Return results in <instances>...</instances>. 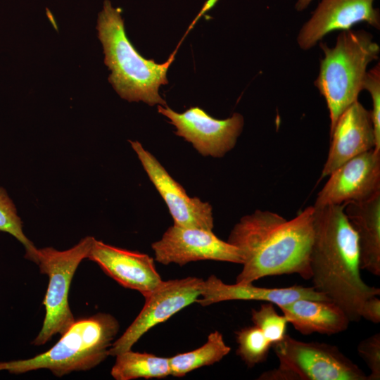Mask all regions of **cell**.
Wrapping results in <instances>:
<instances>
[{"mask_svg":"<svg viewBox=\"0 0 380 380\" xmlns=\"http://www.w3.org/2000/svg\"><path fill=\"white\" fill-rule=\"evenodd\" d=\"M313 211L309 206L291 220L261 210L242 217L227 241L239 249L243 259L236 282L292 274L310 279Z\"/></svg>","mask_w":380,"mask_h":380,"instance_id":"6da1fadb","label":"cell"},{"mask_svg":"<svg viewBox=\"0 0 380 380\" xmlns=\"http://www.w3.org/2000/svg\"><path fill=\"white\" fill-rule=\"evenodd\" d=\"M313 208L312 286L340 306L350 322H358L363 303L379 296L380 289L361 277L358 238L343 204Z\"/></svg>","mask_w":380,"mask_h":380,"instance_id":"7a4b0ae2","label":"cell"},{"mask_svg":"<svg viewBox=\"0 0 380 380\" xmlns=\"http://www.w3.org/2000/svg\"><path fill=\"white\" fill-rule=\"evenodd\" d=\"M97 30L104 63L111 70L108 80L117 93L128 101L166 106L158 89L161 84L168 83L167 72L177 49L162 64L142 57L126 34L120 10L114 8L107 0L99 14Z\"/></svg>","mask_w":380,"mask_h":380,"instance_id":"3957f363","label":"cell"},{"mask_svg":"<svg viewBox=\"0 0 380 380\" xmlns=\"http://www.w3.org/2000/svg\"><path fill=\"white\" fill-rule=\"evenodd\" d=\"M324 57L315 86L324 98L329 112L330 131L340 115L363 90L367 66L379 58L380 46L364 30H343L334 47L319 42Z\"/></svg>","mask_w":380,"mask_h":380,"instance_id":"277c9868","label":"cell"},{"mask_svg":"<svg viewBox=\"0 0 380 380\" xmlns=\"http://www.w3.org/2000/svg\"><path fill=\"white\" fill-rule=\"evenodd\" d=\"M119 328L118 320L106 313L75 320L49 350L30 359L0 362V372L23 374L46 369L61 377L91 369L109 355Z\"/></svg>","mask_w":380,"mask_h":380,"instance_id":"5b68a950","label":"cell"},{"mask_svg":"<svg viewBox=\"0 0 380 380\" xmlns=\"http://www.w3.org/2000/svg\"><path fill=\"white\" fill-rule=\"evenodd\" d=\"M94 239L86 236L63 251L52 247L37 248L33 262L39 267L41 273L48 275L49 284L43 301L45 317L34 345H44L56 334L62 336L75 322L68 303L69 289L77 267L88 257Z\"/></svg>","mask_w":380,"mask_h":380,"instance_id":"8992f818","label":"cell"},{"mask_svg":"<svg viewBox=\"0 0 380 380\" xmlns=\"http://www.w3.org/2000/svg\"><path fill=\"white\" fill-rule=\"evenodd\" d=\"M272 347L279 367L295 380H367L363 370L334 345L302 341L286 334Z\"/></svg>","mask_w":380,"mask_h":380,"instance_id":"52a82bcc","label":"cell"},{"mask_svg":"<svg viewBox=\"0 0 380 380\" xmlns=\"http://www.w3.org/2000/svg\"><path fill=\"white\" fill-rule=\"evenodd\" d=\"M203 279L196 277L162 281L144 296L145 303L139 314L122 335L114 341L109 355L116 356L132 346L154 326L196 303L202 292Z\"/></svg>","mask_w":380,"mask_h":380,"instance_id":"ba28073f","label":"cell"},{"mask_svg":"<svg viewBox=\"0 0 380 380\" xmlns=\"http://www.w3.org/2000/svg\"><path fill=\"white\" fill-rule=\"evenodd\" d=\"M158 111L176 127V135L191 143L203 156L223 157L235 146L244 123L243 117L238 113L218 120L197 106L179 113L167 105H158Z\"/></svg>","mask_w":380,"mask_h":380,"instance_id":"9c48e42d","label":"cell"},{"mask_svg":"<svg viewBox=\"0 0 380 380\" xmlns=\"http://www.w3.org/2000/svg\"><path fill=\"white\" fill-rule=\"evenodd\" d=\"M156 262L180 266L198 260H216L242 265L237 248L218 238L213 230L173 224L151 244Z\"/></svg>","mask_w":380,"mask_h":380,"instance_id":"30bf717a","label":"cell"},{"mask_svg":"<svg viewBox=\"0 0 380 380\" xmlns=\"http://www.w3.org/2000/svg\"><path fill=\"white\" fill-rule=\"evenodd\" d=\"M150 180L165 202L173 224L213 230L212 206L198 197H190L155 156L137 141H129Z\"/></svg>","mask_w":380,"mask_h":380,"instance_id":"8fae6325","label":"cell"},{"mask_svg":"<svg viewBox=\"0 0 380 380\" xmlns=\"http://www.w3.org/2000/svg\"><path fill=\"white\" fill-rule=\"evenodd\" d=\"M329 176L314 207L367 200L380 192V151L372 149L361 153Z\"/></svg>","mask_w":380,"mask_h":380,"instance_id":"7c38bea8","label":"cell"},{"mask_svg":"<svg viewBox=\"0 0 380 380\" xmlns=\"http://www.w3.org/2000/svg\"><path fill=\"white\" fill-rule=\"evenodd\" d=\"M374 0H321L310 19L297 36V43L304 51L312 49L331 32L350 30L359 23L380 29L379 10Z\"/></svg>","mask_w":380,"mask_h":380,"instance_id":"4fadbf2b","label":"cell"},{"mask_svg":"<svg viewBox=\"0 0 380 380\" xmlns=\"http://www.w3.org/2000/svg\"><path fill=\"white\" fill-rule=\"evenodd\" d=\"M87 258L119 284L143 296L163 281L153 258L148 255L115 247L95 238Z\"/></svg>","mask_w":380,"mask_h":380,"instance_id":"5bb4252c","label":"cell"},{"mask_svg":"<svg viewBox=\"0 0 380 380\" xmlns=\"http://www.w3.org/2000/svg\"><path fill=\"white\" fill-rule=\"evenodd\" d=\"M330 134L331 142L322 178L350 159L374 149L376 146L371 111L358 100L340 115Z\"/></svg>","mask_w":380,"mask_h":380,"instance_id":"9a60e30c","label":"cell"},{"mask_svg":"<svg viewBox=\"0 0 380 380\" xmlns=\"http://www.w3.org/2000/svg\"><path fill=\"white\" fill-rule=\"evenodd\" d=\"M302 298L330 300L313 286L267 288L255 286L253 283L228 284L215 275H210L203 280L201 295L196 303L208 306L227 300H257L272 303L278 306Z\"/></svg>","mask_w":380,"mask_h":380,"instance_id":"2e32d148","label":"cell"},{"mask_svg":"<svg viewBox=\"0 0 380 380\" xmlns=\"http://www.w3.org/2000/svg\"><path fill=\"white\" fill-rule=\"evenodd\" d=\"M277 307L288 323L303 335L338 334L350 322L343 310L331 300L302 298Z\"/></svg>","mask_w":380,"mask_h":380,"instance_id":"e0dca14e","label":"cell"},{"mask_svg":"<svg viewBox=\"0 0 380 380\" xmlns=\"http://www.w3.org/2000/svg\"><path fill=\"white\" fill-rule=\"evenodd\" d=\"M358 238L361 270L380 276V192L363 201L343 203Z\"/></svg>","mask_w":380,"mask_h":380,"instance_id":"ac0fdd59","label":"cell"},{"mask_svg":"<svg viewBox=\"0 0 380 380\" xmlns=\"http://www.w3.org/2000/svg\"><path fill=\"white\" fill-rule=\"evenodd\" d=\"M115 357L110 374L116 380L160 379L170 375L169 357L134 352L132 349Z\"/></svg>","mask_w":380,"mask_h":380,"instance_id":"d6986e66","label":"cell"},{"mask_svg":"<svg viewBox=\"0 0 380 380\" xmlns=\"http://www.w3.org/2000/svg\"><path fill=\"white\" fill-rule=\"evenodd\" d=\"M230 350L231 348L226 344L220 331L211 332L200 348L169 357L170 375L182 377L194 369L213 365L220 362Z\"/></svg>","mask_w":380,"mask_h":380,"instance_id":"ffe728a7","label":"cell"},{"mask_svg":"<svg viewBox=\"0 0 380 380\" xmlns=\"http://www.w3.org/2000/svg\"><path fill=\"white\" fill-rule=\"evenodd\" d=\"M238 344L236 355L248 367L266 361L272 343L255 325L241 328L235 332Z\"/></svg>","mask_w":380,"mask_h":380,"instance_id":"44dd1931","label":"cell"},{"mask_svg":"<svg viewBox=\"0 0 380 380\" xmlns=\"http://www.w3.org/2000/svg\"><path fill=\"white\" fill-rule=\"evenodd\" d=\"M0 231L10 234L25 247V258L34 261L37 248L23 232V224L12 200L0 186Z\"/></svg>","mask_w":380,"mask_h":380,"instance_id":"7402d4cb","label":"cell"},{"mask_svg":"<svg viewBox=\"0 0 380 380\" xmlns=\"http://www.w3.org/2000/svg\"><path fill=\"white\" fill-rule=\"evenodd\" d=\"M251 320L272 345L281 341L286 334V318L278 314L272 303L264 302L258 309H252Z\"/></svg>","mask_w":380,"mask_h":380,"instance_id":"603a6c76","label":"cell"},{"mask_svg":"<svg viewBox=\"0 0 380 380\" xmlns=\"http://www.w3.org/2000/svg\"><path fill=\"white\" fill-rule=\"evenodd\" d=\"M363 89L369 92L372 101L371 111L374 125L376 146L374 150L380 151V64L367 71Z\"/></svg>","mask_w":380,"mask_h":380,"instance_id":"cb8c5ba5","label":"cell"},{"mask_svg":"<svg viewBox=\"0 0 380 380\" xmlns=\"http://www.w3.org/2000/svg\"><path fill=\"white\" fill-rule=\"evenodd\" d=\"M359 356L369 369L367 380L380 379V333L362 340L357 348Z\"/></svg>","mask_w":380,"mask_h":380,"instance_id":"d4e9b609","label":"cell"},{"mask_svg":"<svg viewBox=\"0 0 380 380\" xmlns=\"http://www.w3.org/2000/svg\"><path fill=\"white\" fill-rule=\"evenodd\" d=\"M379 296H374L367 298L362 304L360 315L372 323L380 322V299Z\"/></svg>","mask_w":380,"mask_h":380,"instance_id":"484cf974","label":"cell"},{"mask_svg":"<svg viewBox=\"0 0 380 380\" xmlns=\"http://www.w3.org/2000/svg\"><path fill=\"white\" fill-rule=\"evenodd\" d=\"M217 1L218 0H208L204 4L201 11L199 13L196 18H195L194 21L192 23L191 26L189 27V28H191L194 25V24L197 21V20L199 18L201 15H202L205 12L208 11L211 8H213Z\"/></svg>","mask_w":380,"mask_h":380,"instance_id":"4316f807","label":"cell"},{"mask_svg":"<svg viewBox=\"0 0 380 380\" xmlns=\"http://www.w3.org/2000/svg\"><path fill=\"white\" fill-rule=\"evenodd\" d=\"M312 0H298L295 5V8L298 11H302L308 8Z\"/></svg>","mask_w":380,"mask_h":380,"instance_id":"83f0119b","label":"cell"}]
</instances>
